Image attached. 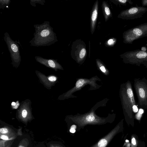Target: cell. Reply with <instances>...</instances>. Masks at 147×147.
<instances>
[{
	"label": "cell",
	"instance_id": "obj_27",
	"mask_svg": "<svg viewBox=\"0 0 147 147\" xmlns=\"http://www.w3.org/2000/svg\"><path fill=\"white\" fill-rule=\"evenodd\" d=\"M19 105V104L18 101H17L15 106H12L13 108L14 109H17Z\"/></svg>",
	"mask_w": 147,
	"mask_h": 147
},
{
	"label": "cell",
	"instance_id": "obj_15",
	"mask_svg": "<svg viewBox=\"0 0 147 147\" xmlns=\"http://www.w3.org/2000/svg\"><path fill=\"white\" fill-rule=\"evenodd\" d=\"M10 0H0V8L4 9L7 7L10 3Z\"/></svg>",
	"mask_w": 147,
	"mask_h": 147
},
{
	"label": "cell",
	"instance_id": "obj_20",
	"mask_svg": "<svg viewBox=\"0 0 147 147\" xmlns=\"http://www.w3.org/2000/svg\"><path fill=\"white\" fill-rule=\"evenodd\" d=\"M77 126L75 125H73L70 127L69 131L72 133H74L75 132Z\"/></svg>",
	"mask_w": 147,
	"mask_h": 147
},
{
	"label": "cell",
	"instance_id": "obj_26",
	"mask_svg": "<svg viewBox=\"0 0 147 147\" xmlns=\"http://www.w3.org/2000/svg\"><path fill=\"white\" fill-rule=\"evenodd\" d=\"M50 147H63L60 145L56 144H51Z\"/></svg>",
	"mask_w": 147,
	"mask_h": 147
},
{
	"label": "cell",
	"instance_id": "obj_4",
	"mask_svg": "<svg viewBox=\"0 0 147 147\" xmlns=\"http://www.w3.org/2000/svg\"><path fill=\"white\" fill-rule=\"evenodd\" d=\"M134 87L138 98V105L147 111V79L145 78H135Z\"/></svg>",
	"mask_w": 147,
	"mask_h": 147
},
{
	"label": "cell",
	"instance_id": "obj_21",
	"mask_svg": "<svg viewBox=\"0 0 147 147\" xmlns=\"http://www.w3.org/2000/svg\"><path fill=\"white\" fill-rule=\"evenodd\" d=\"M0 132L2 134H7L8 132V130L6 128H1L0 129Z\"/></svg>",
	"mask_w": 147,
	"mask_h": 147
},
{
	"label": "cell",
	"instance_id": "obj_2",
	"mask_svg": "<svg viewBox=\"0 0 147 147\" xmlns=\"http://www.w3.org/2000/svg\"><path fill=\"white\" fill-rule=\"evenodd\" d=\"M34 26L35 32L34 37L29 42L31 46H49L58 41L56 34L49 22L45 21L42 24H34Z\"/></svg>",
	"mask_w": 147,
	"mask_h": 147
},
{
	"label": "cell",
	"instance_id": "obj_16",
	"mask_svg": "<svg viewBox=\"0 0 147 147\" xmlns=\"http://www.w3.org/2000/svg\"><path fill=\"white\" fill-rule=\"evenodd\" d=\"M138 140L135 135H132L131 137V147H137L138 145Z\"/></svg>",
	"mask_w": 147,
	"mask_h": 147
},
{
	"label": "cell",
	"instance_id": "obj_12",
	"mask_svg": "<svg viewBox=\"0 0 147 147\" xmlns=\"http://www.w3.org/2000/svg\"><path fill=\"white\" fill-rule=\"evenodd\" d=\"M101 7L105 21L107 22L112 17V13L110 9L109 4L106 1H102Z\"/></svg>",
	"mask_w": 147,
	"mask_h": 147
},
{
	"label": "cell",
	"instance_id": "obj_28",
	"mask_svg": "<svg viewBox=\"0 0 147 147\" xmlns=\"http://www.w3.org/2000/svg\"><path fill=\"white\" fill-rule=\"evenodd\" d=\"M16 103L14 102H13L11 103V105L12 106H15L16 105Z\"/></svg>",
	"mask_w": 147,
	"mask_h": 147
},
{
	"label": "cell",
	"instance_id": "obj_24",
	"mask_svg": "<svg viewBox=\"0 0 147 147\" xmlns=\"http://www.w3.org/2000/svg\"><path fill=\"white\" fill-rule=\"evenodd\" d=\"M142 6L145 7L147 6V0H143L141 1Z\"/></svg>",
	"mask_w": 147,
	"mask_h": 147
},
{
	"label": "cell",
	"instance_id": "obj_8",
	"mask_svg": "<svg viewBox=\"0 0 147 147\" xmlns=\"http://www.w3.org/2000/svg\"><path fill=\"white\" fill-rule=\"evenodd\" d=\"M71 120L80 127L84 126L89 124H103L105 119L96 116L93 113L78 117H72Z\"/></svg>",
	"mask_w": 147,
	"mask_h": 147
},
{
	"label": "cell",
	"instance_id": "obj_29",
	"mask_svg": "<svg viewBox=\"0 0 147 147\" xmlns=\"http://www.w3.org/2000/svg\"><path fill=\"white\" fill-rule=\"evenodd\" d=\"M18 147H24V146H22V145H20Z\"/></svg>",
	"mask_w": 147,
	"mask_h": 147
},
{
	"label": "cell",
	"instance_id": "obj_14",
	"mask_svg": "<svg viewBox=\"0 0 147 147\" xmlns=\"http://www.w3.org/2000/svg\"><path fill=\"white\" fill-rule=\"evenodd\" d=\"M116 42V39L114 38H109L105 43V46L107 47H113Z\"/></svg>",
	"mask_w": 147,
	"mask_h": 147
},
{
	"label": "cell",
	"instance_id": "obj_1",
	"mask_svg": "<svg viewBox=\"0 0 147 147\" xmlns=\"http://www.w3.org/2000/svg\"><path fill=\"white\" fill-rule=\"evenodd\" d=\"M120 94L125 121L128 124L134 125V114L138 111V109L136 104L132 84L129 80L121 85Z\"/></svg>",
	"mask_w": 147,
	"mask_h": 147
},
{
	"label": "cell",
	"instance_id": "obj_11",
	"mask_svg": "<svg viewBox=\"0 0 147 147\" xmlns=\"http://www.w3.org/2000/svg\"><path fill=\"white\" fill-rule=\"evenodd\" d=\"M99 3L98 0L94 2L90 13V28L92 34L95 31L98 17Z\"/></svg>",
	"mask_w": 147,
	"mask_h": 147
},
{
	"label": "cell",
	"instance_id": "obj_17",
	"mask_svg": "<svg viewBox=\"0 0 147 147\" xmlns=\"http://www.w3.org/2000/svg\"><path fill=\"white\" fill-rule=\"evenodd\" d=\"M45 2V0H30V3L31 5L34 7L36 6V3H38L42 5H44V3Z\"/></svg>",
	"mask_w": 147,
	"mask_h": 147
},
{
	"label": "cell",
	"instance_id": "obj_13",
	"mask_svg": "<svg viewBox=\"0 0 147 147\" xmlns=\"http://www.w3.org/2000/svg\"><path fill=\"white\" fill-rule=\"evenodd\" d=\"M110 1L117 5L126 6L128 4L132 5L133 3L132 1L130 0H110Z\"/></svg>",
	"mask_w": 147,
	"mask_h": 147
},
{
	"label": "cell",
	"instance_id": "obj_5",
	"mask_svg": "<svg viewBox=\"0 0 147 147\" xmlns=\"http://www.w3.org/2000/svg\"><path fill=\"white\" fill-rule=\"evenodd\" d=\"M147 36V22L125 31L123 34V42L132 44L135 40Z\"/></svg>",
	"mask_w": 147,
	"mask_h": 147
},
{
	"label": "cell",
	"instance_id": "obj_22",
	"mask_svg": "<svg viewBox=\"0 0 147 147\" xmlns=\"http://www.w3.org/2000/svg\"><path fill=\"white\" fill-rule=\"evenodd\" d=\"M0 138L4 140H9V138L8 136L4 135H1L0 136Z\"/></svg>",
	"mask_w": 147,
	"mask_h": 147
},
{
	"label": "cell",
	"instance_id": "obj_7",
	"mask_svg": "<svg viewBox=\"0 0 147 147\" xmlns=\"http://www.w3.org/2000/svg\"><path fill=\"white\" fill-rule=\"evenodd\" d=\"M147 12V7L136 5L121 11L118 18L125 20H133L142 17Z\"/></svg>",
	"mask_w": 147,
	"mask_h": 147
},
{
	"label": "cell",
	"instance_id": "obj_6",
	"mask_svg": "<svg viewBox=\"0 0 147 147\" xmlns=\"http://www.w3.org/2000/svg\"><path fill=\"white\" fill-rule=\"evenodd\" d=\"M71 55L72 58L79 63H82L87 55L86 45L81 39L74 41L71 45Z\"/></svg>",
	"mask_w": 147,
	"mask_h": 147
},
{
	"label": "cell",
	"instance_id": "obj_10",
	"mask_svg": "<svg viewBox=\"0 0 147 147\" xmlns=\"http://www.w3.org/2000/svg\"><path fill=\"white\" fill-rule=\"evenodd\" d=\"M123 120L104 137L91 147H106L115 136L121 131Z\"/></svg>",
	"mask_w": 147,
	"mask_h": 147
},
{
	"label": "cell",
	"instance_id": "obj_30",
	"mask_svg": "<svg viewBox=\"0 0 147 147\" xmlns=\"http://www.w3.org/2000/svg\"></svg>",
	"mask_w": 147,
	"mask_h": 147
},
{
	"label": "cell",
	"instance_id": "obj_25",
	"mask_svg": "<svg viewBox=\"0 0 147 147\" xmlns=\"http://www.w3.org/2000/svg\"><path fill=\"white\" fill-rule=\"evenodd\" d=\"M49 80L51 81H54L56 80V78L55 76H51L49 78Z\"/></svg>",
	"mask_w": 147,
	"mask_h": 147
},
{
	"label": "cell",
	"instance_id": "obj_3",
	"mask_svg": "<svg viewBox=\"0 0 147 147\" xmlns=\"http://www.w3.org/2000/svg\"><path fill=\"white\" fill-rule=\"evenodd\" d=\"M120 56L125 63L138 66L142 64L147 69V51L137 49L127 51Z\"/></svg>",
	"mask_w": 147,
	"mask_h": 147
},
{
	"label": "cell",
	"instance_id": "obj_19",
	"mask_svg": "<svg viewBox=\"0 0 147 147\" xmlns=\"http://www.w3.org/2000/svg\"><path fill=\"white\" fill-rule=\"evenodd\" d=\"M143 113L142 109H141L139 110L138 112L136 114V118L138 120H140Z\"/></svg>",
	"mask_w": 147,
	"mask_h": 147
},
{
	"label": "cell",
	"instance_id": "obj_23",
	"mask_svg": "<svg viewBox=\"0 0 147 147\" xmlns=\"http://www.w3.org/2000/svg\"><path fill=\"white\" fill-rule=\"evenodd\" d=\"M27 114V112L26 110H24L22 113V115L23 117L25 118Z\"/></svg>",
	"mask_w": 147,
	"mask_h": 147
},
{
	"label": "cell",
	"instance_id": "obj_18",
	"mask_svg": "<svg viewBox=\"0 0 147 147\" xmlns=\"http://www.w3.org/2000/svg\"><path fill=\"white\" fill-rule=\"evenodd\" d=\"M43 59L45 61L47 62L48 64L51 67L55 68L56 66L55 62V61L52 59L47 60L43 58Z\"/></svg>",
	"mask_w": 147,
	"mask_h": 147
},
{
	"label": "cell",
	"instance_id": "obj_9",
	"mask_svg": "<svg viewBox=\"0 0 147 147\" xmlns=\"http://www.w3.org/2000/svg\"><path fill=\"white\" fill-rule=\"evenodd\" d=\"M4 39L8 47L11 59L13 61H19L21 59V56L18 42L13 40L7 32L4 34Z\"/></svg>",
	"mask_w": 147,
	"mask_h": 147
}]
</instances>
